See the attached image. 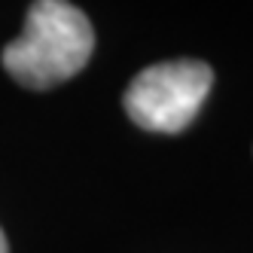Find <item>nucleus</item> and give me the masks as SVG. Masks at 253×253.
Returning a JSON list of instances; mask_svg holds the SVG:
<instances>
[{
	"instance_id": "nucleus-1",
	"label": "nucleus",
	"mask_w": 253,
	"mask_h": 253,
	"mask_svg": "<svg viewBox=\"0 0 253 253\" xmlns=\"http://www.w3.org/2000/svg\"><path fill=\"white\" fill-rule=\"evenodd\" d=\"M95 49V31L85 12L67 0H34L25 28L6 49V74L34 92L67 83L88 64Z\"/></svg>"
},
{
	"instance_id": "nucleus-2",
	"label": "nucleus",
	"mask_w": 253,
	"mask_h": 253,
	"mask_svg": "<svg viewBox=\"0 0 253 253\" xmlns=\"http://www.w3.org/2000/svg\"><path fill=\"white\" fill-rule=\"evenodd\" d=\"M213 85V70L205 61L177 58L159 61L131 80L125 88V113L143 131L177 134L192 125Z\"/></svg>"
},
{
	"instance_id": "nucleus-3",
	"label": "nucleus",
	"mask_w": 253,
	"mask_h": 253,
	"mask_svg": "<svg viewBox=\"0 0 253 253\" xmlns=\"http://www.w3.org/2000/svg\"><path fill=\"white\" fill-rule=\"evenodd\" d=\"M0 253H9V244H6V235H3V229H0Z\"/></svg>"
}]
</instances>
